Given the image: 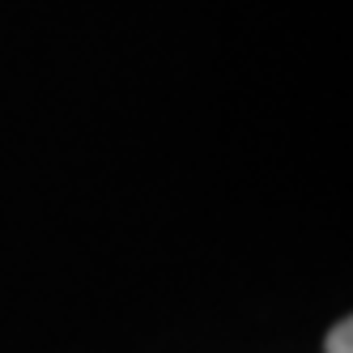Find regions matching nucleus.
<instances>
[{"instance_id": "1", "label": "nucleus", "mask_w": 353, "mask_h": 353, "mask_svg": "<svg viewBox=\"0 0 353 353\" xmlns=\"http://www.w3.org/2000/svg\"><path fill=\"white\" fill-rule=\"evenodd\" d=\"M327 353H349V319H341L332 332H327V345H323Z\"/></svg>"}]
</instances>
